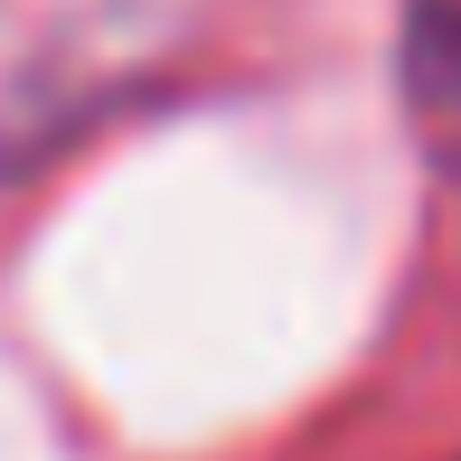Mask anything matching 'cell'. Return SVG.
Listing matches in <instances>:
<instances>
[{
	"mask_svg": "<svg viewBox=\"0 0 461 461\" xmlns=\"http://www.w3.org/2000/svg\"><path fill=\"white\" fill-rule=\"evenodd\" d=\"M405 86H414V113H424V141L443 160H461V0H443V10L414 19Z\"/></svg>",
	"mask_w": 461,
	"mask_h": 461,
	"instance_id": "6da1fadb",
	"label": "cell"
}]
</instances>
